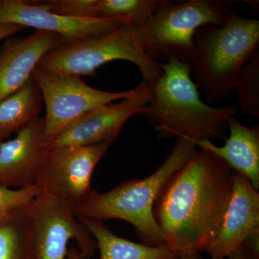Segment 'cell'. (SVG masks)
<instances>
[{"mask_svg": "<svg viewBox=\"0 0 259 259\" xmlns=\"http://www.w3.org/2000/svg\"><path fill=\"white\" fill-rule=\"evenodd\" d=\"M232 179L222 158L199 148L162 187L153 216L180 258L205 251L229 202Z\"/></svg>", "mask_w": 259, "mask_h": 259, "instance_id": "1", "label": "cell"}, {"mask_svg": "<svg viewBox=\"0 0 259 259\" xmlns=\"http://www.w3.org/2000/svg\"><path fill=\"white\" fill-rule=\"evenodd\" d=\"M161 67L163 73L151 88V100L141 114L152 124L158 139L226 141L228 121L236 109L206 105L188 64L172 60L162 63Z\"/></svg>", "mask_w": 259, "mask_h": 259, "instance_id": "2", "label": "cell"}, {"mask_svg": "<svg viewBox=\"0 0 259 259\" xmlns=\"http://www.w3.org/2000/svg\"><path fill=\"white\" fill-rule=\"evenodd\" d=\"M197 151L190 140L177 139L171 152L152 175L142 180L124 181L111 190H94L88 200L74 209L76 216L102 221L119 219L131 223L143 244H165L164 237L154 216L155 201L167 181L190 160Z\"/></svg>", "mask_w": 259, "mask_h": 259, "instance_id": "3", "label": "cell"}, {"mask_svg": "<svg viewBox=\"0 0 259 259\" xmlns=\"http://www.w3.org/2000/svg\"><path fill=\"white\" fill-rule=\"evenodd\" d=\"M194 44L192 81L207 101H220L235 90L241 69L259 50V20L234 13L225 23L199 28Z\"/></svg>", "mask_w": 259, "mask_h": 259, "instance_id": "4", "label": "cell"}, {"mask_svg": "<svg viewBox=\"0 0 259 259\" xmlns=\"http://www.w3.org/2000/svg\"><path fill=\"white\" fill-rule=\"evenodd\" d=\"M234 1L227 0H167L139 28L145 52L156 62L176 60L190 64L195 47L194 37L201 27L221 25L234 12Z\"/></svg>", "mask_w": 259, "mask_h": 259, "instance_id": "5", "label": "cell"}, {"mask_svg": "<svg viewBox=\"0 0 259 259\" xmlns=\"http://www.w3.org/2000/svg\"><path fill=\"white\" fill-rule=\"evenodd\" d=\"M119 60L136 65L143 80L151 88L163 73L161 64L145 52L139 28L130 23L106 33L56 48L44 56L36 69L49 74L95 76L102 65Z\"/></svg>", "mask_w": 259, "mask_h": 259, "instance_id": "6", "label": "cell"}, {"mask_svg": "<svg viewBox=\"0 0 259 259\" xmlns=\"http://www.w3.org/2000/svg\"><path fill=\"white\" fill-rule=\"evenodd\" d=\"M32 77L38 85L46 105L44 134L47 143L91 110L134 96L144 83L141 81L127 91L110 93L92 88L79 76L72 75L49 74L35 69Z\"/></svg>", "mask_w": 259, "mask_h": 259, "instance_id": "7", "label": "cell"}, {"mask_svg": "<svg viewBox=\"0 0 259 259\" xmlns=\"http://www.w3.org/2000/svg\"><path fill=\"white\" fill-rule=\"evenodd\" d=\"M112 144L47 147L35 185L42 193L77 208L93 194L94 170Z\"/></svg>", "mask_w": 259, "mask_h": 259, "instance_id": "8", "label": "cell"}, {"mask_svg": "<svg viewBox=\"0 0 259 259\" xmlns=\"http://www.w3.org/2000/svg\"><path fill=\"white\" fill-rule=\"evenodd\" d=\"M28 211L37 259H67L68 244L72 239L83 259L93 258L96 242L74 209L41 192L29 204Z\"/></svg>", "mask_w": 259, "mask_h": 259, "instance_id": "9", "label": "cell"}, {"mask_svg": "<svg viewBox=\"0 0 259 259\" xmlns=\"http://www.w3.org/2000/svg\"><path fill=\"white\" fill-rule=\"evenodd\" d=\"M151 95V87L144 81L142 88L136 95L88 112L47 143V147L115 142L125 122L133 116L143 113Z\"/></svg>", "mask_w": 259, "mask_h": 259, "instance_id": "10", "label": "cell"}, {"mask_svg": "<svg viewBox=\"0 0 259 259\" xmlns=\"http://www.w3.org/2000/svg\"><path fill=\"white\" fill-rule=\"evenodd\" d=\"M128 23L121 19H88L56 14L37 1L0 0V23L15 24L24 28L59 35L64 44L102 35Z\"/></svg>", "mask_w": 259, "mask_h": 259, "instance_id": "11", "label": "cell"}, {"mask_svg": "<svg viewBox=\"0 0 259 259\" xmlns=\"http://www.w3.org/2000/svg\"><path fill=\"white\" fill-rule=\"evenodd\" d=\"M259 233V193L248 179L233 171L229 202L206 248L211 259H226Z\"/></svg>", "mask_w": 259, "mask_h": 259, "instance_id": "12", "label": "cell"}, {"mask_svg": "<svg viewBox=\"0 0 259 259\" xmlns=\"http://www.w3.org/2000/svg\"><path fill=\"white\" fill-rule=\"evenodd\" d=\"M46 151L44 117H37L14 139L0 143V186L23 189L35 185Z\"/></svg>", "mask_w": 259, "mask_h": 259, "instance_id": "13", "label": "cell"}, {"mask_svg": "<svg viewBox=\"0 0 259 259\" xmlns=\"http://www.w3.org/2000/svg\"><path fill=\"white\" fill-rule=\"evenodd\" d=\"M63 44L59 35L40 30L5 39L0 49V101L23 88L44 56Z\"/></svg>", "mask_w": 259, "mask_h": 259, "instance_id": "14", "label": "cell"}, {"mask_svg": "<svg viewBox=\"0 0 259 259\" xmlns=\"http://www.w3.org/2000/svg\"><path fill=\"white\" fill-rule=\"evenodd\" d=\"M229 138L226 144L218 146L210 140L196 143L197 147L217 155L228 166L248 179L255 190H259V129L246 127L230 117L228 121Z\"/></svg>", "mask_w": 259, "mask_h": 259, "instance_id": "15", "label": "cell"}, {"mask_svg": "<svg viewBox=\"0 0 259 259\" xmlns=\"http://www.w3.org/2000/svg\"><path fill=\"white\" fill-rule=\"evenodd\" d=\"M167 0H64L61 14L74 18L121 19L141 28Z\"/></svg>", "mask_w": 259, "mask_h": 259, "instance_id": "16", "label": "cell"}, {"mask_svg": "<svg viewBox=\"0 0 259 259\" xmlns=\"http://www.w3.org/2000/svg\"><path fill=\"white\" fill-rule=\"evenodd\" d=\"M96 242L99 259H180L166 244L151 246L117 236L102 221L76 216Z\"/></svg>", "mask_w": 259, "mask_h": 259, "instance_id": "17", "label": "cell"}, {"mask_svg": "<svg viewBox=\"0 0 259 259\" xmlns=\"http://www.w3.org/2000/svg\"><path fill=\"white\" fill-rule=\"evenodd\" d=\"M42 95L31 77L18 91L0 101V143L38 117Z\"/></svg>", "mask_w": 259, "mask_h": 259, "instance_id": "18", "label": "cell"}, {"mask_svg": "<svg viewBox=\"0 0 259 259\" xmlns=\"http://www.w3.org/2000/svg\"><path fill=\"white\" fill-rule=\"evenodd\" d=\"M28 206L0 221V259H37Z\"/></svg>", "mask_w": 259, "mask_h": 259, "instance_id": "19", "label": "cell"}, {"mask_svg": "<svg viewBox=\"0 0 259 259\" xmlns=\"http://www.w3.org/2000/svg\"><path fill=\"white\" fill-rule=\"evenodd\" d=\"M235 90L242 113L259 117V50L243 66Z\"/></svg>", "mask_w": 259, "mask_h": 259, "instance_id": "20", "label": "cell"}, {"mask_svg": "<svg viewBox=\"0 0 259 259\" xmlns=\"http://www.w3.org/2000/svg\"><path fill=\"white\" fill-rule=\"evenodd\" d=\"M41 191L36 185L23 189H10L0 186V220L27 207Z\"/></svg>", "mask_w": 259, "mask_h": 259, "instance_id": "21", "label": "cell"}, {"mask_svg": "<svg viewBox=\"0 0 259 259\" xmlns=\"http://www.w3.org/2000/svg\"><path fill=\"white\" fill-rule=\"evenodd\" d=\"M25 28L15 24L0 23V41L18 33Z\"/></svg>", "mask_w": 259, "mask_h": 259, "instance_id": "22", "label": "cell"}, {"mask_svg": "<svg viewBox=\"0 0 259 259\" xmlns=\"http://www.w3.org/2000/svg\"><path fill=\"white\" fill-rule=\"evenodd\" d=\"M226 259H255L249 252L248 251L244 246L238 248L232 253Z\"/></svg>", "mask_w": 259, "mask_h": 259, "instance_id": "23", "label": "cell"}, {"mask_svg": "<svg viewBox=\"0 0 259 259\" xmlns=\"http://www.w3.org/2000/svg\"><path fill=\"white\" fill-rule=\"evenodd\" d=\"M67 259H83L79 250H76L74 247L68 249Z\"/></svg>", "mask_w": 259, "mask_h": 259, "instance_id": "24", "label": "cell"}, {"mask_svg": "<svg viewBox=\"0 0 259 259\" xmlns=\"http://www.w3.org/2000/svg\"><path fill=\"white\" fill-rule=\"evenodd\" d=\"M180 259H202V258L199 253H197V254L185 255V256L181 257Z\"/></svg>", "mask_w": 259, "mask_h": 259, "instance_id": "25", "label": "cell"}, {"mask_svg": "<svg viewBox=\"0 0 259 259\" xmlns=\"http://www.w3.org/2000/svg\"><path fill=\"white\" fill-rule=\"evenodd\" d=\"M0 221H1V220H0Z\"/></svg>", "mask_w": 259, "mask_h": 259, "instance_id": "26", "label": "cell"}]
</instances>
